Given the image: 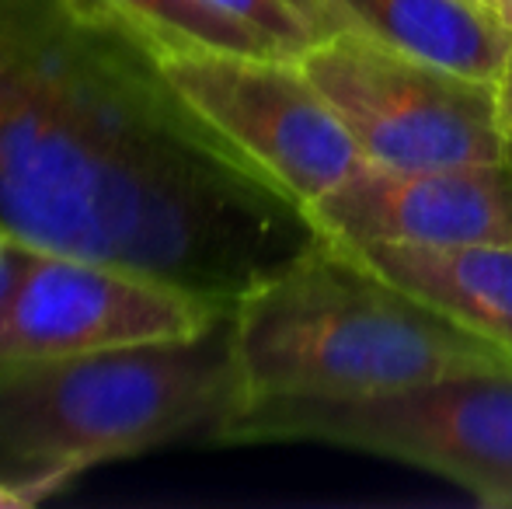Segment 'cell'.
Wrapping results in <instances>:
<instances>
[{
	"mask_svg": "<svg viewBox=\"0 0 512 509\" xmlns=\"http://www.w3.org/2000/svg\"><path fill=\"white\" fill-rule=\"evenodd\" d=\"M0 224L230 307L321 241L223 147L105 0H21L0 95Z\"/></svg>",
	"mask_w": 512,
	"mask_h": 509,
	"instance_id": "6da1fadb",
	"label": "cell"
},
{
	"mask_svg": "<svg viewBox=\"0 0 512 509\" xmlns=\"http://www.w3.org/2000/svg\"><path fill=\"white\" fill-rule=\"evenodd\" d=\"M230 318L241 405L356 401L467 370L512 367V356L328 238L244 293Z\"/></svg>",
	"mask_w": 512,
	"mask_h": 509,
	"instance_id": "7a4b0ae2",
	"label": "cell"
},
{
	"mask_svg": "<svg viewBox=\"0 0 512 509\" xmlns=\"http://www.w3.org/2000/svg\"><path fill=\"white\" fill-rule=\"evenodd\" d=\"M230 314L189 339L4 363L0 454L74 478L164 443L206 440L244 401Z\"/></svg>",
	"mask_w": 512,
	"mask_h": 509,
	"instance_id": "3957f363",
	"label": "cell"
},
{
	"mask_svg": "<svg viewBox=\"0 0 512 509\" xmlns=\"http://www.w3.org/2000/svg\"><path fill=\"white\" fill-rule=\"evenodd\" d=\"M335 443L450 478L512 509V367L467 370L356 401L272 398L230 412L206 443Z\"/></svg>",
	"mask_w": 512,
	"mask_h": 509,
	"instance_id": "277c9868",
	"label": "cell"
},
{
	"mask_svg": "<svg viewBox=\"0 0 512 509\" xmlns=\"http://www.w3.org/2000/svg\"><path fill=\"white\" fill-rule=\"evenodd\" d=\"M300 67L370 164L450 168L509 157L495 81L411 60L345 28L321 35Z\"/></svg>",
	"mask_w": 512,
	"mask_h": 509,
	"instance_id": "5b68a950",
	"label": "cell"
},
{
	"mask_svg": "<svg viewBox=\"0 0 512 509\" xmlns=\"http://www.w3.org/2000/svg\"><path fill=\"white\" fill-rule=\"evenodd\" d=\"M157 63L192 116L304 213L366 161L293 56L164 53Z\"/></svg>",
	"mask_w": 512,
	"mask_h": 509,
	"instance_id": "8992f818",
	"label": "cell"
},
{
	"mask_svg": "<svg viewBox=\"0 0 512 509\" xmlns=\"http://www.w3.org/2000/svg\"><path fill=\"white\" fill-rule=\"evenodd\" d=\"M230 307L119 262L35 252L0 293V367L189 339Z\"/></svg>",
	"mask_w": 512,
	"mask_h": 509,
	"instance_id": "52a82bcc",
	"label": "cell"
},
{
	"mask_svg": "<svg viewBox=\"0 0 512 509\" xmlns=\"http://www.w3.org/2000/svg\"><path fill=\"white\" fill-rule=\"evenodd\" d=\"M310 224L338 245H495L512 241V157L450 168H384L363 161Z\"/></svg>",
	"mask_w": 512,
	"mask_h": 509,
	"instance_id": "ba28073f",
	"label": "cell"
},
{
	"mask_svg": "<svg viewBox=\"0 0 512 509\" xmlns=\"http://www.w3.org/2000/svg\"><path fill=\"white\" fill-rule=\"evenodd\" d=\"M328 32H356L411 60L478 81H499L512 28L485 0H324Z\"/></svg>",
	"mask_w": 512,
	"mask_h": 509,
	"instance_id": "9c48e42d",
	"label": "cell"
},
{
	"mask_svg": "<svg viewBox=\"0 0 512 509\" xmlns=\"http://www.w3.org/2000/svg\"><path fill=\"white\" fill-rule=\"evenodd\" d=\"M338 245V241H335ZM443 318L512 356V241L495 245H342Z\"/></svg>",
	"mask_w": 512,
	"mask_h": 509,
	"instance_id": "30bf717a",
	"label": "cell"
},
{
	"mask_svg": "<svg viewBox=\"0 0 512 509\" xmlns=\"http://www.w3.org/2000/svg\"><path fill=\"white\" fill-rule=\"evenodd\" d=\"M133 32L164 53H248V56H290L269 35L251 28L209 0H105ZM297 60V56H293Z\"/></svg>",
	"mask_w": 512,
	"mask_h": 509,
	"instance_id": "8fae6325",
	"label": "cell"
},
{
	"mask_svg": "<svg viewBox=\"0 0 512 509\" xmlns=\"http://www.w3.org/2000/svg\"><path fill=\"white\" fill-rule=\"evenodd\" d=\"M209 4L223 7V11H230L234 18L248 21L251 28L269 35L279 49H286V53L297 56V60L321 39L317 28L310 25L290 0H209Z\"/></svg>",
	"mask_w": 512,
	"mask_h": 509,
	"instance_id": "7c38bea8",
	"label": "cell"
},
{
	"mask_svg": "<svg viewBox=\"0 0 512 509\" xmlns=\"http://www.w3.org/2000/svg\"><path fill=\"white\" fill-rule=\"evenodd\" d=\"M63 482H70V475L63 471H32L21 482H0V509L14 506H35L39 499H46L49 492H56Z\"/></svg>",
	"mask_w": 512,
	"mask_h": 509,
	"instance_id": "4fadbf2b",
	"label": "cell"
},
{
	"mask_svg": "<svg viewBox=\"0 0 512 509\" xmlns=\"http://www.w3.org/2000/svg\"><path fill=\"white\" fill-rule=\"evenodd\" d=\"M35 252H39V248H32L28 241H21L11 227L0 224V293L21 276V269H25L28 258Z\"/></svg>",
	"mask_w": 512,
	"mask_h": 509,
	"instance_id": "5bb4252c",
	"label": "cell"
},
{
	"mask_svg": "<svg viewBox=\"0 0 512 509\" xmlns=\"http://www.w3.org/2000/svg\"><path fill=\"white\" fill-rule=\"evenodd\" d=\"M495 88H499V119H502V129H506L509 143H512V60L506 63V70H502V77L495 81Z\"/></svg>",
	"mask_w": 512,
	"mask_h": 509,
	"instance_id": "9a60e30c",
	"label": "cell"
},
{
	"mask_svg": "<svg viewBox=\"0 0 512 509\" xmlns=\"http://www.w3.org/2000/svg\"><path fill=\"white\" fill-rule=\"evenodd\" d=\"M300 14L317 28V35H328V14H324V0H290Z\"/></svg>",
	"mask_w": 512,
	"mask_h": 509,
	"instance_id": "2e32d148",
	"label": "cell"
},
{
	"mask_svg": "<svg viewBox=\"0 0 512 509\" xmlns=\"http://www.w3.org/2000/svg\"><path fill=\"white\" fill-rule=\"evenodd\" d=\"M492 7L499 11V18L512 28V0H492Z\"/></svg>",
	"mask_w": 512,
	"mask_h": 509,
	"instance_id": "e0dca14e",
	"label": "cell"
},
{
	"mask_svg": "<svg viewBox=\"0 0 512 509\" xmlns=\"http://www.w3.org/2000/svg\"><path fill=\"white\" fill-rule=\"evenodd\" d=\"M509 157H512V143H509Z\"/></svg>",
	"mask_w": 512,
	"mask_h": 509,
	"instance_id": "ac0fdd59",
	"label": "cell"
},
{
	"mask_svg": "<svg viewBox=\"0 0 512 509\" xmlns=\"http://www.w3.org/2000/svg\"><path fill=\"white\" fill-rule=\"evenodd\" d=\"M485 4H492V0H485Z\"/></svg>",
	"mask_w": 512,
	"mask_h": 509,
	"instance_id": "d6986e66",
	"label": "cell"
}]
</instances>
